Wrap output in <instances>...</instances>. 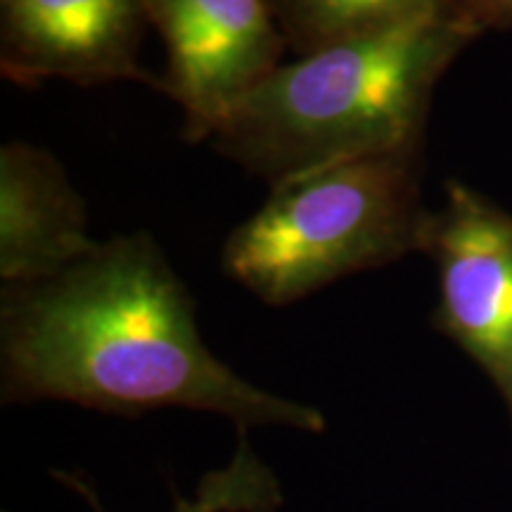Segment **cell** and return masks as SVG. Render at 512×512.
<instances>
[{"label": "cell", "instance_id": "3", "mask_svg": "<svg viewBox=\"0 0 512 512\" xmlns=\"http://www.w3.org/2000/svg\"><path fill=\"white\" fill-rule=\"evenodd\" d=\"M420 152L363 157L271 188L221 247L230 280L271 306L422 252Z\"/></svg>", "mask_w": 512, "mask_h": 512}, {"label": "cell", "instance_id": "1", "mask_svg": "<svg viewBox=\"0 0 512 512\" xmlns=\"http://www.w3.org/2000/svg\"><path fill=\"white\" fill-rule=\"evenodd\" d=\"M3 401L60 399L112 415L190 408L245 432H323L318 408L268 394L204 347L195 302L147 233L98 242L67 271L5 285L0 299Z\"/></svg>", "mask_w": 512, "mask_h": 512}, {"label": "cell", "instance_id": "2", "mask_svg": "<svg viewBox=\"0 0 512 512\" xmlns=\"http://www.w3.org/2000/svg\"><path fill=\"white\" fill-rule=\"evenodd\" d=\"M479 36L456 5L280 64L211 133L214 150L275 185L363 157L420 152L434 88Z\"/></svg>", "mask_w": 512, "mask_h": 512}, {"label": "cell", "instance_id": "7", "mask_svg": "<svg viewBox=\"0 0 512 512\" xmlns=\"http://www.w3.org/2000/svg\"><path fill=\"white\" fill-rule=\"evenodd\" d=\"M86 202L53 152L22 140L0 147V280L55 278L98 247Z\"/></svg>", "mask_w": 512, "mask_h": 512}, {"label": "cell", "instance_id": "5", "mask_svg": "<svg viewBox=\"0 0 512 512\" xmlns=\"http://www.w3.org/2000/svg\"><path fill=\"white\" fill-rule=\"evenodd\" d=\"M169 69L164 95L183 110V138L209 143L242 95L278 69L287 41L268 0H145Z\"/></svg>", "mask_w": 512, "mask_h": 512}, {"label": "cell", "instance_id": "8", "mask_svg": "<svg viewBox=\"0 0 512 512\" xmlns=\"http://www.w3.org/2000/svg\"><path fill=\"white\" fill-rule=\"evenodd\" d=\"M287 46L299 55L394 27L453 0H268Z\"/></svg>", "mask_w": 512, "mask_h": 512}, {"label": "cell", "instance_id": "6", "mask_svg": "<svg viewBox=\"0 0 512 512\" xmlns=\"http://www.w3.org/2000/svg\"><path fill=\"white\" fill-rule=\"evenodd\" d=\"M0 10V74L17 86L138 81L164 93L140 64L145 0H0Z\"/></svg>", "mask_w": 512, "mask_h": 512}, {"label": "cell", "instance_id": "9", "mask_svg": "<svg viewBox=\"0 0 512 512\" xmlns=\"http://www.w3.org/2000/svg\"><path fill=\"white\" fill-rule=\"evenodd\" d=\"M283 491L273 470L261 463L240 439L238 451L223 470L209 472L197 486L195 498H178L174 512H275Z\"/></svg>", "mask_w": 512, "mask_h": 512}, {"label": "cell", "instance_id": "10", "mask_svg": "<svg viewBox=\"0 0 512 512\" xmlns=\"http://www.w3.org/2000/svg\"><path fill=\"white\" fill-rule=\"evenodd\" d=\"M453 5L479 34L489 29H512V0H453Z\"/></svg>", "mask_w": 512, "mask_h": 512}, {"label": "cell", "instance_id": "4", "mask_svg": "<svg viewBox=\"0 0 512 512\" xmlns=\"http://www.w3.org/2000/svg\"><path fill=\"white\" fill-rule=\"evenodd\" d=\"M422 252L437 266L434 325L491 377L512 418V214L448 181Z\"/></svg>", "mask_w": 512, "mask_h": 512}]
</instances>
